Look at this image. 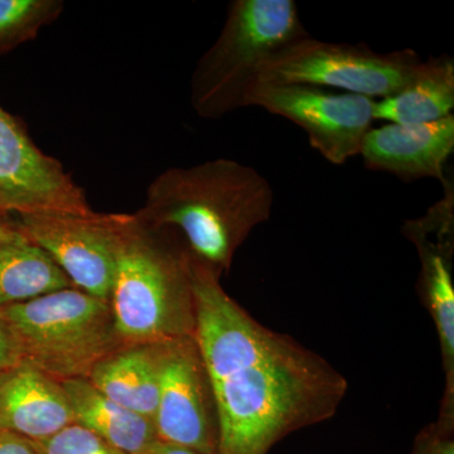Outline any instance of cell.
Wrapping results in <instances>:
<instances>
[{"label":"cell","mask_w":454,"mask_h":454,"mask_svg":"<svg viewBox=\"0 0 454 454\" xmlns=\"http://www.w3.org/2000/svg\"><path fill=\"white\" fill-rule=\"evenodd\" d=\"M195 337L214 396L217 454H267L286 433L333 417L348 380L247 312L220 273L191 255Z\"/></svg>","instance_id":"cell-1"},{"label":"cell","mask_w":454,"mask_h":454,"mask_svg":"<svg viewBox=\"0 0 454 454\" xmlns=\"http://www.w3.org/2000/svg\"><path fill=\"white\" fill-rule=\"evenodd\" d=\"M273 201V188L258 170L219 158L164 170L136 217L176 230L196 259L221 273L250 232L270 219Z\"/></svg>","instance_id":"cell-2"},{"label":"cell","mask_w":454,"mask_h":454,"mask_svg":"<svg viewBox=\"0 0 454 454\" xmlns=\"http://www.w3.org/2000/svg\"><path fill=\"white\" fill-rule=\"evenodd\" d=\"M163 234V227L145 225L133 215L118 254L109 303L124 348L195 334L191 253L170 247Z\"/></svg>","instance_id":"cell-3"},{"label":"cell","mask_w":454,"mask_h":454,"mask_svg":"<svg viewBox=\"0 0 454 454\" xmlns=\"http://www.w3.org/2000/svg\"><path fill=\"white\" fill-rule=\"evenodd\" d=\"M293 0H234L219 38L197 62L191 104L203 119L245 107L262 66L309 37Z\"/></svg>","instance_id":"cell-4"},{"label":"cell","mask_w":454,"mask_h":454,"mask_svg":"<svg viewBox=\"0 0 454 454\" xmlns=\"http://www.w3.org/2000/svg\"><path fill=\"white\" fill-rule=\"evenodd\" d=\"M16 342L20 363L62 382L89 379L104 358L124 346L112 307L77 288L0 309Z\"/></svg>","instance_id":"cell-5"},{"label":"cell","mask_w":454,"mask_h":454,"mask_svg":"<svg viewBox=\"0 0 454 454\" xmlns=\"http://www.w3.org/2000/svg\"><path fill=\"white\" fill-rule=\"evenodd\" d=\"M420 64L422 59L411 49L379 53L367 44L333 43L309 35L271 57L256 82L334 88L381 100L404 88Z\"/></svg>","instance_id":"cell-6"},{"label":"cell","mask_w":454,"mask_h":454,"mask_svg":"<svg viewBox=\"0 0 454 454\" xmlns=\"http://www.w3.org/2000/svg\"><path fill=\"white\" fill-rule=\"evenodd\" d=\"M133 223L127 214L20 215V225L55 260L74 288L110 301L116 260Z\"/></svg>","instance_id":"cell-7"},{"label":"cell","mask_w":454,"mask_h":454,"mask_svg":"<svg viewBox=\"0 0 454 454\" xmlns=\"http://www.w3.org/2000/svg\"><path fill=\"white\" fill-rule=\"evenodd\" d=\"M372 98L301 83H254L245 107L258 106L304 130L310 145L334 166L360 155L372 128Z\"/></svg>","instance_id":"cell-8"},{"label":"cell","mask_w":454,"mask_h":454,"mask_svg":"<svg viewBox=\"0 0 454 454\" xmlns=\"http://www.w3.org/2000/svg\"><path fill=\"white\" fill-rule=\"evenodd\" d=\"M160 396L153 424L158 441L215 454L217 434L212 424L214 396L195 337L155 345Z\"/></svg>","instance_id":"cell-9"},{"label":"cell","mask_w":454,"mask_h":454,"mask_svg":"<svg viewBox=\"0 0 454 454\" xmlns=\"http://www.w3.org/2000/svg\"><path fill=\"white\" fill-rule=\"evenodd\" d=\"M0 212H92L85 191L64 166L37 148L0 107Z\"/></svg>","instance_id":"cell-10"},{"label":"cell","mask_w":454,"mask_h":454,"mask_svg":"<svg viewBox=\"0 0 454 454\" xmlns=\"http://www.w3.org/2000/svg\"><path fill=\"white\" fill-rule=\"evenodd\" d=\"M454 151V115L424 124H389L372 128L360 155L367 169L387 172L405 182L422 178L446 181Z\"/></svg>","instance_id":"cell-11"},{"label":"cell","mask_w":454,"mask_h":454,"mask_svg":"<svg viewBox=\"0 0 454 454\" xmlns=\"http://www.w3.org/2000/svg\"><path fill=\"white\" fill-rule=\"evenodd\" d=\"M454 206L441 200L420 219L406 221L404 231L417 247L422 262L420 283L441 340L447 372L448 393H453L454 286L450 259L453 253Z\"/></svg>","instance_id":"cell-12"},{"label":"cell","mask_w":454,"mask_h":454,"mask_svg":"<svg viewBox=\"0 0 454 454\" xmlns=\"http://www.w3.org/2000/svg\"><path fill=\"white\" fill-rule=\"evenodd\" d=\"M73 423L61 382L26 363L0 372V430L38 442Z\"/></svg>","instance_id":"cell-13"},{"label":"cell","mask_w":454,"mask_h":454,"mask_svg":"<svg viewBox=\"0 0 454 454\" xmlns=\"http://www.w3.org/2000/svg\"><path fill=\"white\" fill-rule=\"evenodd\" d=\"M74 288L20 223L0 219V309Z\"/></svg>","instance_id":"cell-14"},{"label":"cell","mask_w":454,"mask_h":454,"mask_svg":"<svg viewBox=\"0 0 454 454\" xmlns=\"http://www.w3.org/2000/svg\"><path fill=\"white\" fill-rule=\"evenodd\" d=\"M74 423L124 454H140L158 441L154 424L148 418L119 405L88 380L73 379L61 382Z\"/></svg>","instance_id":"cell-15"},{"label":"cell","mask_w":454,"mask_h":454,"mask_svg":"<svg viewBox=\"0 0 454 454\" xmlns=\"http://www.w3.org/2000/svg\"><path fill=\"white\" fill-rule=\"evenodd\" d=\"M454 59L450 55L422 61L404 88L393 97L376 100L373 119L389 124H424L452 115Z\"/></svg>","instance_id":"cell-16"},{"label":"cell","mask_w":454,"mask_h":454,"mask_svg":"<svg viewBox=\"0 0 454 454\" xmlns=\"http://www.w3.org/2000/svg\"><path fill=\"white\" fill-rule=\"evenodd\" d=\"M88 380L113 402L153 422L160 396L155 346L118 349L98 364Z\"/></svg>","instance_id":"cell-17"},{"label":"cell","mask_w":454,"mask_h":454,"mask_svg":"<svg viewBox=\"0 0 454 454\" xmlns=\"http://www.w3.org/2000/svg\"><path fill=\"white\" fill-rule=\"evenodd\" d=\"M64 8L61 0H0V53L33 40Z\"/></svg>","instance_id":"cell-18"},{"label":"cell","mask_w":454,"mask_h":454,"mask_svg":"<svg viewBox=\"0 0 454 454\" xmlns=\"http://www.w3.org/2000/svg\"><path fill=\"white\" fill-rule=\"evenodd\" d=\"M32 444L40 454H124L77 423Z\"/></svg>","instance_id":"cell-19"},{"label":"cell","mask_w":454,"mask_h":454,"mask_svg":"<svg viewBox=\"0 0 454 454\" xmlns=\"http://www.w3.org/2000/svg\"><path fill=\"white\" fill-rule=\"evenodd\" d=\"M20 363L16 342L7 324L0 315V372Z\"/></svg>","instance_id":"cell-20"},{"label":"cell","mask_w":454,"mask_h":454,"mask_svg":"<svg viewBox=\"0 0 454 454\" xmlns=\"http://www.w3.org/2000/svg\"><path fill=\"white\" fill-rule=\"evenodd\" d=\"M0 454H40L28 439L0 430Z\"/></svg>","instance_id":"cell-21"},{"label":"cell","mask_w":454,"mask_h":454,"mask_svg":"<svg viewBox=\"0 0 454 454\" xmlns=\"http://www.w3.org/2000/svg\"><path fill=\"white\" fill-rule=\"evenodd\" d=\"M140 454H199L193 450H186L173 444L164 443V442L155 441L152 446L146 448L145 452Z\"/></svg>","instance_id":"cell-22"},{"label":"cell","mask_w":454,"mask_h":454,"mask_svg":"<svg viewBox=\"0 0 454 454\" xmlns=\"http://www.w3.org/2000/svg\"><path fill=\"white\" fill-rule=\"evenodd\" d=\"M428 454H454V443L452 441L438 442Z\"/></svg>","instance_id":"cell-23"},{"label":"cell","mask_w":454,"mask_h":454,"mask_svg":"<svg viewBox=\"0 0 454 454\" xmlns=\"http://www.w3.org/2000/svg\"><path fill=\"white\" fill-rule=\"evenodd\" d=\"M3 216H4V214H2V212H0V219H3Z\"/></svg>","instance_id":"cell-24"}]
</instances>
